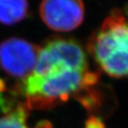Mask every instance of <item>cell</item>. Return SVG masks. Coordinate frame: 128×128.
<instances>
[{
	"label": "cell",
	"instance_id": "1",
	"mask_svg": "<svg viewBox=\"0 0 128 128\" xmlns=\"http://www.w3.org/2000/svg\"><path fill=\"white\" fill-rule=\"evenodd\" d=\"M96 81L81 46L60 38L40 48L34 70L22 80L21 88L28 107L44 108L68 100Z\"/></svg>",
	"mask_w": 128,
	"mask_h": 128
},
{
	"label": "cell",
	"instance_id": "2",
	"mask_svg": "<svg viewBox=\"0 0 128 128\" xmlns=\"http://www.w3.org/2000/svg\"><path fill=\"white\" fill-rule=\"evenodd\" d=\"M90 52L102 70L113 78H128V20L115 11L90 42Z\"/></svg>",
	"mask_w": 128,
	"mask_h": 128
},
{
	"label": "cell",
	"instance_id": "3",
	"mask_svg": "<svg viewBox=\"0 0 128 128\" xmlns=\"http://www.w3.org/2000/svg\"><path fill=\"white\" fill-rule=\"evenodd\" d=\"M39 49L22 38H8L0 44V68L11 76L24 80L34 70Z\"/></svg>",
	"mask_w": 128,
	"mask_h": 128
},
{
	"label": "cell",
	"instance_id": "4",
	"mask_svg": "<svg viewBox=\"0 0 128 128\" xmlns=\"http://www.w3.org/2000/svg\"><path fill=\"white\" fill-rule=\"evenodd\" d=\"M39 14L48 28L58 32H68L82 22L85 10L81 1L47 0L41 2Z\"/></svg>",
	"mask_w": 128,
	"mask_h": 128
},
{
	"label": "cell",
	"instance_id": "5",
	"mask_svg": "<svg viewBox=\"0 0 128 128\" xmlns=\"http://www.w3.org/2000/svg\"><path fill=\"white\" fill-rule=\"evenodd\" d=\"M26 106L18 105L15 108H8L0 116V128H31L27 124L28 116ZM33 128H52L49 122H41Z\"/></svg>",
	"mask_w": 128,
	"mask_h": 128
},
{
	"label": "cell",
	"instance_id": "6",
	"mask_svg": "<svg viewBox=\"0 0 128 128\" xmlns=\"http://www.w3.org/2000/svg\"><path fill=\"white\" fill-rule=\"evenodd\" d=\"M28 12V4L24 0H0V22L12 25L24 19Z\"/></svg>",
	"mask_w": 128,
	"mask_h": 128
},
{
	"label": "cell",
	"instance_id": "7",
	"mask_svg": "<svg viewBox=\"0 0 128 128\" xmlns=\"http://www.w3.org/2000/svg\"><path fill=\"white\" fill-rule=\"evenodd\" d=\"M0 107L5 109V104H4V100L2 98V92H0Z\"/></svg>",
	"mask_w": 128,
	"mask_h": 128
}]
</instances>
